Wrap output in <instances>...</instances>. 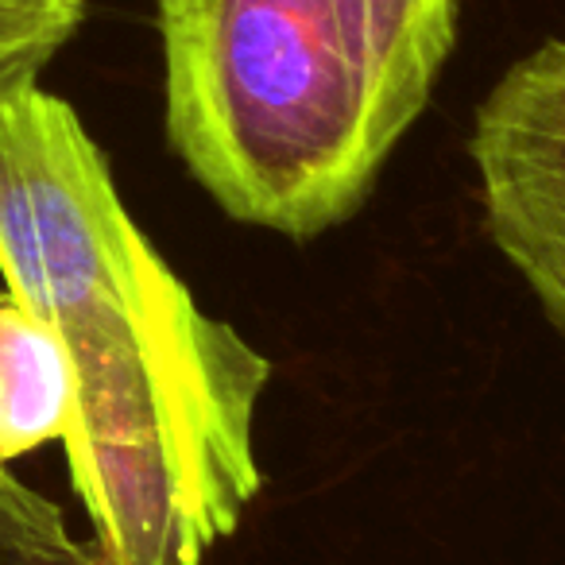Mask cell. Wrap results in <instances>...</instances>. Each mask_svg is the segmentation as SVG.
<instances>
[{
    "mask_svg": "<svg viewBox=\"0 0 565 565\" xmlns=\"http://www.w3.org/2000/svg\"><path fill=\"white\" fill-rule=\"evenodd\" d=\"M0 275L71 364V488L109 565H205L264 488L271 361L128 217L66 97L0 86Z\"/></svg>",
    "mask_w": 565,
    "mask_h": 565,
    "instance_id": "cell-1",
    "label": "cell"
},
{
    "mask_svg": "<svg viewBox=\"0 0 565 565\" xmlns=\"http://www.w3.org/2000/svg\"><path fill=\"white\" fill-rule=\"evenodd\" d=\"M167 140L233 221H349L423 117L457 0H156Z\"/></svg>",
    "mask_w": 565,
    "mask_h": 565,
    "instance_id": "cell-2",
    "label": "cell"
},
{
    "mask_svg": "<svg viewBox=\"0 0 565 565\" xmlns=\"http://www.w3.org/2000/svg\"><path fill=\"white\" fill-rule=\"evenodd\" d=\"M469 156L488 236L565 333V40L534 47L488 89Z\"/></svg>",
    "mask_w": 565,
    "mask_h": 565,
    "instance_id": "cell-3",
    "label": "cell"
},
{
    "mask_svg": "<svg viewBox=\"0 0 565 565\" xmlns=\"http://www.w3.org/2000/svg\"><path fill=\"white\" fill-rule=\"evenodd\" d=\"M74 380L51 326L17 295L0 291V472L17 457L63 441L71 430Z\"/></svg>",
    "mask_w": 565,
    "mask_h": 565,
    "instance_id": "cell-4",
    "label": "cell"
},
{
    "mask_svg": "<svg viewBox=\"0 0 565 565\" xmlns=\"http://www.w3.org/2000/svg\"><path fill=\"white\" fill-rule=\"evenodd\" d=\"M0 565H109L94 539H78L63 508L0 472Z\"/></svg>",
    "mask_w": 565,
    "mask_h": 565,
    "instance_id": "cell-5",
    "label": "cell"
},
{
    "mask_svg": "<svg viewBox=\"0 0 565 565\" xmlns=\"http://www.w3.org/2000/svg\"><path fill=\"white\" fill-rule=\"evenodd\" d=\"M89 0H0V86L35 82L78 35Z\"/></svg>",
    "mask_w": 565,
    "mask_h": 565,
    "instance_id": "cell-6",
    "label": "cell"
}]
</instances>
